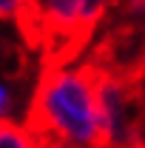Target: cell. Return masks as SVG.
<instances>
[{
  "mask_svg": "<svg viewBox=\"0 0 145 148\" xmlns=\"http://www.w3.org/2000/svg\"><path fill=\"white\" fill-rule=\"evenodd\" d=\"M26 123L49 148H103L97 117V69L57 57L40 69Z\"/></svg>",
  "mask_w": 145,
  "mask_h": 148,
  "instance_id": "6da1fadb",
  "label": "cell"
},
{
  "mask_svg": "<svg viewBox=\"0 0 145 148\" xmlns=\"http://www.w3.org/2000/svg\"><path fill=\"white\" fill-rule=\"evenodd\" d=\"M97 117L103 148H128L142 143L145 106L140 88L125 74L97 69Z\"/></svg>",
  "mask_w": 145,
  "mask_h": 148,
  "instance_id": "7a4b0ae2",
  "label": "cell"
},
{
  "mask_svg": "<svg viewBox=\"0 0 145 148\" xmlns=\"http://www.w3.org/2000/svg\"><path fill=\"white\" fill-rule=\"evenodd\" d=\"M0 148H49V143L26 120H9L0 123Z\"/></svg>",
  "mask_w": 145,
  "mask_h": 148,
  "instance_id": "3957f363",
  "label": "cell"
},
{
  "mask_svg": "<svg viewBox=\"0 0 145 148\" xmlns=\"http://www.w3.org/2000/svg\"><path fill=\"white\" fill-rule=\"evenodd\" d=\"M23 120V91L14 77H0V123Z\"/></svg>",
  "mask_w": 145,
  "mask_h": 148,
  "instance_id": "277c9868",
  "label": "cell"
},
{
  "mask_svg": "<svg viewBox=\"0 0 145 148\" xmlns=\"http://www.w3.org/2000/svg\"><path fill=\"white\" fill-rule=\"evenodd\" d=\"M0 23L31 29V3L29 0H0Z\"/></svg>",
  "mask_w": 145,
  "mask_h": 148,
  "instance_id": "5b68a950",
  "label": "cell"
},
{
  "mask_svg": "<svg viewBox=\"0 0 145 148\" xmlns=\"http://www.w3.org/2000/svg\"><path fill=\"white\" fill-rule=\"evenodd\" d=\"M122 17L134 20V23H142L145 26V0H114V6Z\"/></svg>",
  "mask_w": 145,
  "mask_h": 148,
  "instance_id": "8992f818",
  "label": "cell"
},
{
  "mask_svg": "<svg viewBox=\"0 0 145 148\" xmlns=\"http://www.w3.org/2000/svg\"><path fill=\"white\" fill-rule=\"evenodd\" d=\"M29 3H31V14H34L37 9H40V6H46V3H49V0H29Z\"/></svg>",
  "mask_w": 145,
  "mask_h": 148,
  "instance_id": "52a82bcc",
  "label": "cell"
},
{
  "mask_svg": "<svg viewBox=\"0 0 145 148\" xmlns=\"http://www.w3.org/2000/svg\"><path fill=\"white\" fill-rule=\"evenodd\" d=\"M128 148H145V143H137V145H128Z\"/></svg>",
  "mask_w": 145,
  "mask_h": 148,
  "instance_id": "ba28073f",
  "label": "cell"
}]
</instances>
